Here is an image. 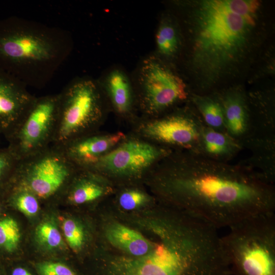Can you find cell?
Here are the masks:
<instances>
[{
	"label": "cell",
	"mask_w": 275,
	"mask_h": 275,
	"mask_svg": "<svg viewBox=\"0 0 275 275\" xmlns=\"http://www.w3.org/2000/svg\"><path fill=\"white\" fill-rule=\"evenodd\" d=\"M35 98L24 84L0 69V135L11 132Z\"/></svg>",
	"instance_id": "obj_11"
},
{
	"label": "cell",
	"mask_w": 275,
	"mask_h": 275,
	"mask_svg": "<svg viewBox=\"0 0 275 275\" xmlns=\"http://www.w3.org/2000/svg\"><path fill=\"white\" fill-rule=\"evenodd\" d=\"M105 234L114 246L135 256L146 255L155 246L139 232L119 223L110 224Z\"/></svg>",
	"instance_id": "obj_17"
},
{
	"label": "cell",
	"mask_w": 275,
	"mask_h": 275,
	"mask_svg": "<svg viewBox=\"0 0 275 275\" xmlns=\"http://www.w3.org/2000/svg\"><path fill=\"white\" fill-rule=\"evenodd\" d=\"M242 147L226 132L213 129L204 124L196 152L214 160L228 162Z\"/></svg>",
	"instance_id": "obj_15"
},
{
	"label": "cell",
	"mask_w": 275,
	"mask_h": 275,
	"mask_svg": "<svg viewBox=\"0 0 275 275\" xmlns=\"http://www.w3.org/2000/svg\"><path fill=\"white\" fill-rule=\"evenodd\" d=\"M135 80L142 93L145 107L149 112H161L187 97L183 79L155 54L142 61Z\"/></svg>",
	"instance_id": "obj_8"
},
{
	"label": "cell",
	"mask_w": 275,
	"mask_h": 275,
	"mask_svg": "<svg viewBox=\"0 0 275 275\" xmlns=\"http://www.w3.org/2000/svg\"><path fill=\"white\" fill-rule=\"evenodd\" d=\"M217 97L223 107L226 132L244 146L250 139L252 131L246 96L240 89L232 88Z\"/></svg>",
	"instance_id": "obj_12"
},
{
	"label": "cell",
	"mask_w": 275,
	"mask_h": 275,
	"mask_svg": "<svg viewBox=\"0 0 275 275\" xmlns=\"http://www.w3.org/2000/svg\"><path fill=\"white\" fill-rule=\"evenodd\" d=\"M12 275H32L31 272H30L26 269L18 267L15 268L12 271Z\"/></svg>",
	"instance_id": "obj_27"
},
{
	"label": "cell",
	"mask_w": 275,
	"mask_h": 275,
	"mask_svg": "<svg viewBox=\"0 0 275 275\" xmlns=\"http://www.w3.org/2000/svg\"><path fill=\"white\" fill-rule=\"evenodd\" d=\"M103 92L96 79L88 76L71 80L58 94L57 123L51 145L61 148L90 134L103 113Z\"/></svg>",
	"instance_id": "obj_5"
},
{
	"label": "cell",
	"mask_w": 275,
	"mask_h": 275,
	"mask_svg": "<svg viewBox=\"0 0 275 275\" xmlns=\"http://www.w3.org/2000/svg\"><path fill=\"white\" fill-rule=\"evenodd\" d=\"M182 38L176 19L170 15L162 16L155 34V54L166 62L175 59L182 48Z\"/></svg>",
	"instance_id": "obj_16"
},
{
	"label": "cell",
	"mask_w": 275,
	"mask_h": 275,
	"mask_svg": "<svg viewBox=\"0 0 275 275\" xmlns=\"http://www.w3.org/2000/svg\"><path fill=\"white\" fill-rule=\"evenodd\" d=\"M195 104L203 123L213 129L226 132L221 103L217 96L194 94Z\"/></svg>",
	"instance_id": "obj_19"
},
{
	"label": "cell",
	"mask_w": 275,
	"mask_h": 275,
	"mask_svg": "<svg viewBox=\"0 0 275 275\" xmlns=\"http://www.w3.org/2000/svg\"><path fill=\"white\" fill-rule=\"evenodd\" d=\"M19 162L9 146L0 149V191L8 182L14 184Z\"/></svg>",
	"instance_id": "obj_21"
},
{
	"label": "cell",
	"mask_w": 275,
	"mask_h": 275,
	"mask_svg": "<svg viewBox=\"0 0 275 275\" xmlns=\"http://www.w3.org/2000/svg\"><path fill=\"white\" fill-rule=\"evenodd\" d=\"M185 6L187 64L197 85L208 89L238 73L259 39L261 2L200 0Z\"/></svg>",
	"instance_id": "obj_2"
},
{
	"label": "cell",
	"mask_w": 275,
	"mask_h": 275,
	"mask_svg": "<svg viewBox=\"0 0 275 275\" xmlns=\"http://www.w3.org/2000/svg\"><path fill=\"white\" fill-rule=\"evenodd\" d=\"M40 275H78L66 265L59 262H45L37 265Z\"/></svg>",
	"instance_id": "obj_26"
},
{
	"label": "cell",
	"mask_w": 275,
	"mask_h": 275,
	"mask_svg": "<svg viewBox=\"0 0 275 275\" xmlns=\"http://www.w3.org/2000/svg\"><path fill=\"white\" fill-rule=\"evenodd\" d=\"M20 231L16 221L11 217L0 219V248L14 251L20 240Z\"/></svg>",
	"instance_id": "obj_23"
},
{
	"label": "cell",
	"mask_w": 275,
	"mask_h": 275,
	"mask_svg": "<svg viewBox=\"0 0 275 275\" xmlns=\"http://www.w3.org/2000/svg\"><path fill=\"white\" fill-rule=\"evenodd\" d=\"M124 137L121 132L104 135L88 134L73 140L60 148L79 169L89 170L98 158Z\"/></svg>",
	"instance_id": "obj_13"
},
{
	"label": "cell",
	"mask_w": 275,
	"mask_h": 275,
	"mask_svg": "<svg viewBox=\"0 0 275 275\" xmlns=\"http://www.w3.org/2000/svg\"><path fill=\"white\" fill-rule=\"evenodd\" d=\"M166 153L146 143L129 141L100 156L89 170L133 175L149 167Z\"/></svg>",
	"instance_id": "obj_9"
},
{
	"label": "cell",
	"mask_w": 275,
	"mask_h": 275,
	"mask_svg": "<svg viewBox=\"0 0 275 275\" xmlns=\"http://www.w3.org/2000/svg\"><path fill=\"white\" fill-rule=\"evenodd\" d=\"M148 201L146 194L138 190H129L121 195L119 202L120 206L125 210H130L144 205Z\"/></svg>",
	"instance_id": "obj_25"
},
{
	"label": "cell",
	"mask_w": 275,
	"mask_h": 275,
	"mask_svg": "<svg viewBox=\"0 0 275 275\" xmlns=\"http://www.w3.org/2000/svg\"><path fill=\"white\" fill-rule=\"evenodd\" d=\"M62 229L70 248L75 252L80 251L85 239L84 232L80 225L73 219L67 218L63 220Z\"/></svg>",
	"instance_id": "obj_24"
},
{
	"label": "cell",
	"mask_w": 275,
	"mask_h": 275,
	"mask_svg": "<svg viewBox=\"0 0 275 275\" xmlns=\"http://www.w3.org/2000/svg\"><path fill=\"white\" fill-rule=\"evenodd\" d=\"M229 229L222 241L231 273L275 275L274 212L252 216Z\"/></svg>",
	"instance_id": "obj_4"
},
{
	"label": "cell",
	"mask_w": 275,
	"mask_h": 275,
	"mask_svg": "<svg viewBox=\"0 0 275 275\" xmlns=\"http://www.w3.org/2000/svg\"><path fill=\"white\" fill-rule=\"evenodd\" d=\"M203 125L196 114L175 115L148 123L144 132L160 142L196 152Z\"/></svg>",
	"instance_id": "obj_10"
},
{
	"label": "cell",
	"mask_w": 275,
	"mask_h": 275,
	"mask_svg": "<svg viewBox=\"0 0 275 275\" xmlns=\"http://www.w3.org/2000/svg\"><path fill=\"white\" fill-rule=\"evenodd\" d=\"M11 189V200L17 209L26 216L35 215L39 209L40 200L22 186L14 185Z\"/></svg>",
	"instance_id": "obj_20"
},
{
	"label": "cell",
	"mask_w": 275,
	"mask_h": 275,
	"mask_svg": "<svg viewBox=\"0 0 275 275\" xmlns=\"http://www.w3.org/2000/svg\"><path fill=\"white\" fill-rule=\"evenodd\" d=\"M79 169L61 148L50 145L20 160L14 185L46 200L67 189Z\"/></svg>",
	"instance_id": "obj_6"
},
{
	"label": "cell",
	"mask_w": 275,
	"mask_h": 275,
	"mask_svg": "<svg viewBox=\"0 0 275 275\" xmlns=\"http://www.w3.org/2000/svg\"><path fill=\"white\" fill-rule=\"evenodd\" d=\"M35 237L39 244L48 250L59 249L64 244L57 226L51 221H45L37 226Z\"/></svg>",
	"instance_id": "obj_22"
},
{
	"label": "cell",
	"mask_w": 275,
	"mask_h": 275,
	"mask_svg": "<svg viewBox=\"0 0 275 275\" xmlns=\"http://www.w3.org/2000/svg\"><path fill=\"white\" fill-rule=\"evenodd\" d=\"M72 48L62 29L18 16L0 19V69L27 87L46 85Z\"/></svg>",
	"instance_id": "obj_3"
},
{
	"label": "cell",
	"mask_w": 275,
	"mask_h": 275,
	"mask_svg": "<svg viewBox=\"0 0 275 275\" xmlns=\"http://www.w3.org/2000/svg\"><path fill=\"white\" fill-rule=\"evenodd\" d=\"M73 178L66 189V200L71 204L80 205L95 201L104 194L103 187L89 174Z\"/></svg>",
	"instance_id": "obj_18"
},
{
	"label": "cell",
	"mask_w": 275,
	"mask_h": 275,
	"mask_svg": "<svg viewBox=\"0 0 275 275\" xmlns=\"http://www.w3.org/2000/svg\"><path fill=\"white\" fill-rule=\"evenodd\" d=\"M58 95L36 97L33 103L5 138L19 160L51 145L55 130Z\"/></svg>",
	"instance_id": "obj_7"
},
{
	"label": "cell",
	"mask_w": 275,
	"mask_h": 275,
	"mask_svg": "<svg viewBox=\"0 0 275 275\" xmlns=\"http://www.w3.org/2000/svg\"><path fill=\"white\" fill-rule=\"evenodd\" d=\"M161 185L170 199L217 229L275 210L273 183L261 173L193 151L166 173Z\"/></svg>",
	"instance_id": "obj_1"
},
{
	"label": "cell",
	"mask_w": 275,
	"mask_h": 275,
	"mask_svg": "<svg viewBox=\"0 0 275 275\" xmlns=\"http://www.w3.org/2000/svg\"><path fill=\"white\" fill-rule=\"evenodd\" d=\"M105 92L116 111L121 114L128 113L132 106L133 90L131 79L120 67H113L96 79Z\"/></svg>",
	"instance_id": "obj_14"
}]
</instances>
